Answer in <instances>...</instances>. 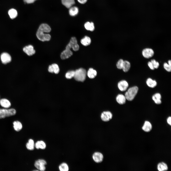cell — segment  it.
Masks as SVG:
<instances>
[{
	"instance_id": "cell-1",
	"label": "cell",
	"mask_w": 171,
	"mask_h": 171,
	"mask_svg": "<svg viewBox=\"0 0 171 171\" xmlns=\"http://www.w3.org/2000/svg\"><path fill=\"white\" fill-rule=\"evenodd\" d=\"M138 90V87L134 86L128 88L125 94L126 100L129 101L132 100L137 94Z\"/></svg>"
},
{
	"instance_id": "cell-2",
	"label": "cell",
	"mask_w": 171,
	"mask_h": 171,
	"mask_svg": "<svg viewBox=\"0 0 171 171\" xmlns=\"http://www.w3.org/2000/svg\"><path fill=\"white\" fill-rule=\"evenodd\" d=\"M86 70L83 68H80L75 71L74 77L77 81H83L86 79Z\"/></svg>"
},
{
	"instance_id": "cell-3",
	"label": "cell",
	"mask_w": 171,
	"mask_h": 171,
	"mask_svg": "<svg viewBox=\"0 0 171 171\" xmlns=\"http://www.w3.org/2000/svg\"><path fill=\"white\" fill-rule=\"evenodd\" d=\"M16 113V110L13 108L9 109H0V119L14 115Z\"/></svg>"
},
{
	"instance_id": "cell-4",
	"label": "cell",
	"mask_w": 171,
	"mask_h": 171,
	"mask_svg": "<svg viewBox=\"0 0 171 171\" xmlns=\"http://www.w3.org/2000/svg\"><path fill=\"white\" fill-rule=\"evenodd\" d=\"M44 32L38 29L36 35L38 39L42 41H48L51 38V36L49 34H46Z\"/></svg>"
},
{
	"instance_id": "cell-5",
	"label": "cell",
	"mask_w": 171,
	"mask_h": 171,
	"mask_svg": "<svg viewBox=\"0 0 171 171\" xmlns=\"http://www.w3.org/2000/svg\"><path fill=\"white\" fill-rule=\"evenodd\" d=\"M71 48H72L73 50L75 51H78L79 48L77 40L75 37H73L71 38L69 42L66 47V49H70Z\"/></svg>"
},
{
	"instance_id": "cell-6",
	"label": "cell",
	"mask_w": 171,
	"mask_h": 171,
	"mask_svg": "<svg viewBox=\"0 0 171 171\" xmlns=\"http://www.w3.org/2000/svg\"><path fill=\"white\" fill-rule=\"evenodd\" d=\"M46 164L47 162L45 160L43 159H39L35 162L34 165L38 170L44 171L46 169L45 165Z\"/></svg>"
},
{
	"instance_id": "cell-7",
	"label": "cell",
	"mask_w": 171,
	"mask_h": 171,
	"mask_svg": "<svg viewBox=\"0 0 171 171\" xmlns=\"http://www.w3.org/2000/svg\"><path fill=\"white\" fill-rule=\"evenodd\" d=\"M1 61L3 64H6L10 62L12 60L10 55L6 52H3L0 55Z\"/></svg>"
},
{
	"instance_id": "cell-8",
	"label": "cell",
	"mask_w": 171,
	"mask_h": 171,
	"mask_svg": "<svg viewBox=\"0 0 171 171\" xmlns=\"http://www.w3.org/2000/svg\"><path fill=\"white\" fill-rule=\"evenodd\" d=\"M23 51L28 56H31L34 54L35 51L33 46L30 45L24 47L23 48Z\"/></svg>"
},
{
	"instance_id": "cell-9",
	"label": "cell",
	"mask_w": 171,
	"mask_h": 171,
	"mask_svg": "<svg viewBox=\"0 0 171 171\" xmlns=\"http://www.w3.org/2000/svg\"><path fill=\"white\" fill-rule=\"evenodd\" d=\"M128 83L125 80H122L119 81L118 84V86L119 90L124 91L127 89L128 86Z\"/></svg>"
},
{
	"instance_id": "cell-10",
	"label": "cell",
	"mask_w": 171,
	"mask_h": 171,
	"mask_svg": "<svg viewBox=\"0 0 171 171\" xmlns=\"http://www.w3.org/2000/svg\"><path fill=\"white\" fill-rule=\"evenodd\" d=\"M101 117L102 120L104 122H107L111 119L112 117V114L110 111H105L101 114Z\"/></svg>"
},
{
	"instance_id": "cell-11",
	"label": "cell",
	"mask_w": 171,
	"mask_h": 171,
	"mask_svg": "<svg viewBox=\"0 0 171 171\" xmlns=\"http://www.w3.org/2000/svg\"><path fill=\"white\" fill-rule=\"evenodd\" d=\"M142 54L144 57L148 58L153 56L154 52L153 50L151 48H146L142 50Z\"/></svg>"
},
{
	"instance_id": "cell-12",
	"label": "cell",
	"mask_w": 171,
	"mask_h": 171,
	"mask_svg": "<svg viewBox=\"0 0 171 171\" xmlns=\"http://www.w3.org/2000/svg\"><path fill=\"white\" fill-rule=\"evenodd\" d=\"M94 161L97 163H100L103 161V156L102 153L99 152H95L92 155Z\"/></svg>"
},
{
	"instance_id": "cell-13",
	"label": "cell",
	"mask_w": 171,
	"mask_h": 171,
	"mask_svg": "<svg viewBox=\"0 0 171 171\" xmlns=\"http://www.w3.org/2000/svg\"><path fill=\"white\" fill-rule=\"evenodd\" d=\"M73 55V52L71 49H66L61 53V58L62 60L68 58Z\"/></svg>"
},
{
	"instance_id": "cell-14",
	"label": "cell",
	"mask_w": 171,
	"mask_h": 171,
	"mask_svg": "<svg viewBox=\"0 0 171 171\" xmlns=\"http://www.w3.org/2000/svg\"><path fill=\"white\" fill-rule=\"evenodd\" d=\"M48 70L49 72L57 74L59 72V68L57 64L54 63L49 66Z\"/></svg>"
},
{
	"instance_id": "cell-15",
	"label": "cell",
	"mask_w": 171,
	"mask_h": 171,
	"mask_svg": "<svg viewBox=\"0 0 171 171\" xmlns=\"http://www.w3.org/2000/svg\"><path fill=\"white\" fill-rule=\"evenodd\" d=\"M161 94L158 93L154 94L152 97V100L156 104H160L161 103Z\"/></svg>"
},
{
	"instance_id": "cell-16",
	"label": "cell",
	"mask_w": 171,
	"mask_h": 171,
	"mask_svg": "<svg viewBox=\"0 0 171 171\" xmlns=\"http://www.w3.org/2000/svg\"><path fill=\"white\" fill-rule=\"evenodd\" d=\"M38 29L46 33H49L51 30L50 27L48 24L45 23L40 24Z\"/></svg>"
},
{
	"instance_id": "cell-17",
	"label": "cell",
	"mask_w": 171,
	"mask_h": 171,
	"mask_svg": "<svg viewBox=\"0 0 171 171\" xmlns=\"http://www.w3.org/2000/svg\"><path fill=\"white\" fill-rule=\"evenodd\" d=\"M116 99L117 102L120 104H124L127 100L124 95L120 94H118L117 96Z\"/></svg>"
},
{
	"instance_id": "cell-18",
	"label": "cell",
	"mask_w": 171,
	"mask_h": 171,
	"mask_svg": "<svg viewBox=\"0 0 171 171\" xmlns=\"http://www.w3.org/2000/svg\"><path fill=\"white\" fill-rule=\"evenodd\" d=\"M152 128V125L151 123L147 121H145L142 127V129L146 132H150Z\"/></svg>"
},
{
	"instance_id": "cell-19",
	"label": "cell",
	"mask_w": 171,
	"mask_h": 171,
	"mask_svg": "<svg viewBox=\"0 0 171 171\" xmlns=\"http://www.w3.org/2000/svg\"><path fill=\"white\" fill-rule=\"evenodd\" d=\"M61 1L64 6L69 9L75 3V0H61Z\"/></svg>"
},
{
	"instance_id": "cell-20",
	"label": "cell",
	"mask_w": 171,
	"mask_h": 171,
	"mask_svg": "<svg viewBox=\"0 0 171 171\" xmlns=\"http://www.w3.org/2000/svg\"><path fill=\"white\" fill-rule=\"evenodd\" d=\"M79 12L78 8L76 6H72L69 8V12L70 15L74 16L77 15Z\"/></svg>"
},
{
	"instance_id": "cell-21",
	"label": "cell",
	"mask_w": 171,
	"mask_h": 171,
	"mask_svg": "<svg viewBox=\"0 0 171 171\" xmlns=\"http://www.w3.org/2000/svg\"><path fill=\"white\" fill-rule=\"evenodd\" d=\"M0 104L2 107L6 108H9L11 104L9 100L6 99H2L0 100Z\"/></svg>"
},
{
	"instance_id": "cell-22",
	"label": "cell",
	"mask_w": 171,
	"mask_h": 171,
	"mask_svg": "<svg viewBox=\"0 0 171 171\" xmlns=\"http://www.w3.org/2000/svg\"><path fill=\"white\" fill-rule=\"evenodd\" d=\"M146 83L148 86L152 88L155 87L157 85L156 81L151 78H148L147 80Z\"/></svg>"
},
{
	"instance_id": "cell-23",
	"label": "cell",
	"mask_w": 171,
	"mask_h": 171,
	"mask_svg": "<svg viewBox=\"0 0 171 171\" xmlns=\"http://www.w3.org/2000/svg\"><path fill=\"white\" fill-rule=\"evenodd\" d=\"M157 169L159 171H166L168 169L167 165L163 162L159 163L157 165Z\"/></svg>"
},
{
	"instance_id": "cell-24",
	"label": "cell",
	"mask_w": 171,
	"mask_h": 171,
	"mask_svg": "<svg viewBox=\"0 0 171 171\" xmlns=\"http://www.w3.org/2000/svg\"><path fill=\"white\" fill-rule=\"evenodd\" d=\"M35 146L37 149H44L46 148V145L45 143L43 141H40L37 142L35 144Z\"/></svg>"
},
{
	"instance_id": "cell-25",
	"label": "cell",
	"mask_w": 171,
	"mask_h": 171,
	"mask_svg": "<svg viewBox=\"0 0 171 171\" xmlns=\"http://www.w3.org/2000/svg\"><path fill=\"white\" fill-rule=\"evenodd\" d=\"M97 73L96 71L92 68H90L87 72V75L91 79L94 78L96 76Z\"/></svg>"
},
{
	"instance_id": "cell-26",
	"label": "cell",
	"mask_w": 171,
	"mask_h": 171,
	"mask_svg": "<svg viewBox=\"0 0 171 171\" xmlns=\"http://www.w3.org/2000/svg\"><path fill=\"white\" fill-rule=\"evenodd\" d=\"M81 42L83 45L86 46L90 44L91 43V40L89 37L86 36L81 39Z\"/></svg>"
},
{
	"instance_id": "cell-27",
	"label": "cell",
	"mask_w": 171,
	"mask_h": 171,
	"mask_svg": "<svg viewBox=\"0 0 171 171\" xmlns=\"http://www.w3.org/2000/svg\"><path fill=\"white\" fill-rule=\"evenodd\" d=\"M84 27L86 29L91 31H93L95 29L94 24L92 22H86L84 24Z\"/></svg>"
},
{
	"instance_id": "cell-28",
	"label": "cell",
	"mask_w": 171,
	"mask_h": 171,
	"mask_svg": "<svg viewBox=\"0 0 171 171\" xmlns=\"http://www.w3.org/2000/svg\"><path fill=\"white\" fill-rule=\"evenodd\" d=\"M13 127L14 129L17 131H20L22 128V125L21 123L18 121H14L13 122Z\"/></svg>"
},
{
	"instance_id": "cell-29",
	"label": "cell",
	"mask_w": 171,
	"mask_h": 171,
	"mask_svg": "<svg viewBox=\"0 0 171 171\" xmlns=\"http://www.w3.org/2000/svg\"><path fill=\"white\" fill-rule=\"evenodd\" d=\"M35 144L33 140L32 139L29 140L28 142L26 143V147L29 150H33L34 149Z\"/></svg>"
},
{
	"instance_id": "cell-30",
	"label": "cell",
	"mask_w": 171,
	"mask_h": 171,
	"mask_svg": "<svg viewBox=\"0 0 171 171\" xmlns=\"http://www.w3.org/2000/svg\"><path fill=\"white\" fill-rule=\"evenodd\" d=\"M130 67V62L128 61H124V63L122 69L125 72L128 71L129 70Z\"/></svg>"
},
{
	"instance_id": "cell-31",
	"label": "cell",
	"mask_w": 171,
	"mask_h": 171,
	"mask_svg": "<svg viewBox=\"0 0 171 171\" xmlns=\"http://www.w3.org/2000/svg\"><path fill=\"white\" fill-rule=\"evenodd\" d=\"M8 14L10 18L12 19L15 18L17 15V12L15 9H12L9 10Z\"/></svg>"
},
{
	"instance_id": "cell-32",
	"label": "cell",
	"mask_w": 171,
	"mask_h": 171,
	"mask_svg": "<svg viewBox=\"0 0 171 171\" xmlns=\"http://www.w3.org/2000/svg\"><path fill=\"white\" fill-rule=\"evenodd\" d=\"M59 169L61 171H68L69 167L67 164L65 163H63L59 166Z\"/></svg>"
},
{
	"instance_id": "cell-33",
	"label": "cell",
	"mask_w": 171,
	"mask_h": 171,
	"mask_svg": "<svg viewBox=\"0 0 171 171\" xmlns=\"http://www.w3.org/2000/svg\"><path fill=\"white\" fill-rule=\"evenodd\" d=\"M75 71H68L66 74L65 77L68 79H70L74 77L75 75Z\"/></svg>"
},
{
	"instance_id": "cell-34",
	"label": "cell",
	"mask_w": 171,
	"mask_h": 171,
	"mask_svg": "<svg viewBox=\"0 0 171 171\" xmlns=\"http://www.w3.org/2000/svg\"><path fill=\"white\" fill-rule=\"evenodd\" d=\"M124 61L121 59H119L117 62L116 66L119 69H122V68Z\"/></svg>"
},
{
	"instance_id": "cell-35",
	"label": "cell",
	"mask_w": 171,
	"mask_h": 171,
	"mask_svg": "<svg viewBox=\"0 0 171 171\" xmlns=\"http://www.w3.org/2000/svg\"><path fill=\"white\" fill-rule=\"evenodd\" d=\"M151 62L154 68H157L159 66V63L154 59H152L151 60Z\"/></svg>"
},
{
	"instance_id": "cell-36",
	"label": "cell",
	"mask_w": 171,
	"mask_h": 171,
	"mask_svg": "<svg viewBox=\"0 0 171 171\" xmlns=\"http://www.w3.org/2000/svg\"><path fill=\"white\" fill-rule=\"evenodd\" d=\"M164 68L167 71L170 72L171 71V66H170L166 63H165L163 65Z\"/></svg>"
},
{
	"instance_id": "cell-37",
	"label": "cell",
	"mask_w": 171,
	"mask_h": 171,
	"mask_svg": "<svg viewBox=\"0 0 171 171\" xmlns=\"http://www.w3.org/2000/svg\"><path fill=\"white\" fill-rule=\"evenodd\" d=\"M148 65L150 68L152 70H154L155 69L152 64L151 62H149L148 63Z\"/></svg>"
},
{
	"instance_id": "cell-38",
	"label": "cell",
	"mask_w": 171,
	"mask_h": 171,
	"mask_svg": "<svg viewBox=\"0 0 171 171\" xmlns=\"http://www.w3.org/2000/svg\"><path fill=\"white\" fill-rule=\"evenodd\" d=\"M37 0H24V2L28 4H31Z\"/></svg>"
},
{
	"instance_id": "cell-39",
	"label": "cell",
	"mask_w": 171,
	"mask_h": 171,
	"mask_svg": "<svg viewBox=\"0 0 171 171\" xmlns=\"http://www.w3.org/2000/svg\"><path fill=\"white\" fill-rule=\"evenodd\" d=\"M77 0L81 4H84L87 2V0Z\"/></svg>"
},
{
	"instance_id": "cell-40",
	"label": "cell",
	"mask_w": 171,
	"mask_h": 171,
	"mask_svg": "<svg viewBox=\"0 0 171 171\" xmlns=\"http://www.w3.org/2000/svg\"><path fill=\"white\" fill-rule=\"evenodd\" d=\"M167 122L168 124L170 125L171 124V117L169 116L167 119Z\"/></svg>"
},
{
	"instance_id": "cell-41",
	"label": "cell",
	"mask_w": 171,
	"mask_h": 171,
	"mask_svg": "<svg viewBox=\"0 0 171 171\" xmlns=\"http://www.w3.org/2000/svg\"><path fill=\"white\" fill-rule=\"evenodd\" d=\"M168 64L170 66H171V60H169L168 61Z\"/></svg>"
},
{
	"instance_id": "cell-42",
	"label": "cell",
	"mask_w": 171,
	"mask_h": 171,
	"mask_svg": "<svg viewBox=\"0 0 171 171\" xmlns=\"http://www.w3.org/2000/svg\"></svg>"
}]
</instances>
